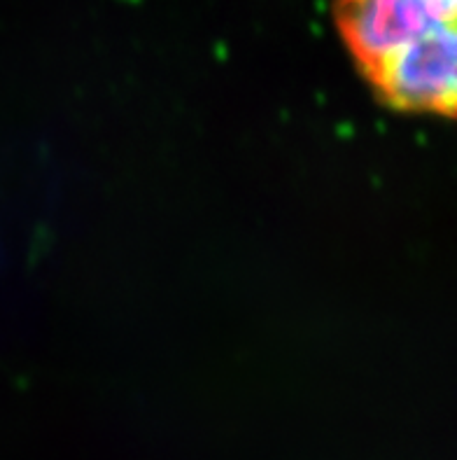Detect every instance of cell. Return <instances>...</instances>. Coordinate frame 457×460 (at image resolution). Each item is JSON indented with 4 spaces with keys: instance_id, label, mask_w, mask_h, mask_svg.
I'll list each match as a JSON object with an SVG mask.
<instances>
[{
    "instance_id": "1",
    "label": "cell",
    "mask_w": 457,
    "mask_h": 460,
    "mask_svg": "<svg viewBox=\"0 0 457 460\" xmlns=\"http://www.w3.org/2000/svg\"><path fill=\"white\" fill-rule=\"evenodd\" d=\"M334 19L366 80L425 33L457 22V0H336Z\"/></svg>"
},
{
    "instance_id": "2",
    "label": "cell",
    "mask_w": 457,
    "mask_h": 460,
    "mask_svg": "<svg viewBox=\"0 0 457 460\" xmlns=\"http://www.w3.org/2000/svg\"><path fill=\"white\" fill-rule=\"evenodd\" d=\"M369 82L392 110L453 117L457 99L455 24L439 26L408 43Z\"/></svg>"
}]
</instances>
